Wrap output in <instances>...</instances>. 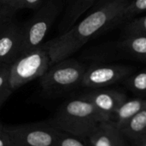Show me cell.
<instances>
[{"mask_svg": "<svg viewBox=\"0 0 146 146\" xmlns=\"http://www.w3.org/2000/svg\"><path fill=\"white\" fill-rule=\"evenodd\" d=\"M129 0H111L99 3L95 9L66 33L41 46L48 52L50 66L70 57L92 38L117 26Z\"/></svg>", "mask_w": 146, "mask_h": 146, "instance_id": "obj_1", "label": "cell"}, {"mask_svg": "<svg viewBox=\"0 0 146 146\" xmlns=\"http://www.w3.org/2000/svg\"><path fill=\"white\" fill-rule=\"evenodd\" d=\"M48 121L58 131L82 139L105 121L92 104L81 96L66 100Z\"/></svg>", "mask_w": 146, "mask_h": 146, "instance_id": "obj_2", "label": "cell"}, {"mask_svg": "<svg viewBox=\"0 0 146 146\" xmlns=\"http://www.w3.org/2000/svg\"><path fill=\"white\" fill-rule=\"evenodd\" d=\"M86 68L75 59L62 60L52 65L39 78L40 87L47 96H64L81 86Z\"/></svg>", "mask_w": 146, "mask_h": 146, "instance_id": "obj_3", "label": "cell"}, {"mask_svg": "<svg viewBox=\"0 0 146 146\" xmlns=\"http://www.w3.org/2000/svg\"><path fill=\"white\" fill-rule=\"evenodd\" d=\"M62 9V0H45L43 5L36 10L30 21L23 26L21 56L40 47L44 44L46 35L60 15Z\"/></svg>", "mask_w": 146, "mask_h": 146, "instance_id": "obj_4", "label": "cell"}, {"mask_svg": "<svg viewBox=\"0 0 146 146\" xmlns=\"http://www.w3.org/2000/svg\"><path fill=\"white\" fill-rule=\"evenodd\" d=\"M50 68L49 54L42 46L21 55L10 64L9 83L13 92L27 83L42 77Z\"/></svg>", "mask_w": 146, "mask_h": 146, "instance_id": "obj_5", "label": "cell"}, {"mask_svg": "<svg viewBox=\"0 0 146 146\" xmlns=\"http://www.w3.org/2000/svg\"><path fill=\"white\" fill-rule=\"evenodd\" d=\"M12 146H56L60 131L49 121L20 125H5Z\"/></svg>", "mask_w": 146, "mask_h": 146, "instance_id": "obj_6", "label": "cell"}, {"mask_svg": "<svg viewBox=\"0 0 146 146\" xmlns=\"http://www.w3.org/2000/svg\"><path fill=\"white\" fill-rule=\"evenodd\" d=\"M135 68L130 65L115 63H94L86 68L81 87L101 89L122 83Z\"/></svg>", "mask_w": 146, "mask_h": 146, "instance_id": "obj_7", "label": "cell"}, {"mask_svg": "<svg viewBox=\"0 0 146 146\" xmlns=\"http://www.w3.org/2000/svg\"><path fill=\"white\" fill-rule=\"evenodd\" d=\"M82 98L92 104L105 121H111L119 106L127 98L125 92L117 89H89Z\"/></svg>", "mask_w": 146, "mask_h": 146, "instance_id": "obj_8", "label": "cell"}, {"mask_svg": "<svg viewBox=\"0 0 146 146\" xmlns=\"http://www.w3.org/2000/svg\"><path fill=\"white\" fill-rule=\"evenodd\" d=\"M23 26L6 22L0 27V64H12L21 56Z\"/></svg>", "mask_w": 146, "mask_h": 146, "instance_id": "obj_9", "label": "cell"}, {"mask_svg": "<svg viewBox=\"0 0 146 146\" xmlns=\"http://www.w3.org/2000/svg\"><path fill=\"white\" fill-rule=\"evenodd\" d=\"M86 139L92 146H131L111 121L100 123Z\"/></svg>", "mask_w": 146, "mask_h": 146, "instance_id": "obj_10", "label": "cell"}, {"mask_svg": "<svg viewBox=\"0 0 146 146\" xmlns=\"http://www.w3.org/2000/svg\"><path fill=\"white\" fill-rule=\"evenodd\" d=\"M99 0H73L66 8L63 16L58 25L59 35L66 33L73 27L80 18L93 4Z\"/></svg>", "mask_w": 146, "mask_h": 146, "instance_id": "obj_11", "label": "cell"}, {"mask_svg": "<svg viewBox=\"0 0 146 146\" xmlns=\"http://www.w3.org/2000/svg\"><path fill=\"white\" fill-rule=\"evenodd\" d=\"M120 130L131 146L145 139L146 109L132 117Z\"/></svg>", "mask_w": 146, "mask_h": 146, "instance_id": "obj_12", "label": "cell"}, {"mask_svg": "<svg viewBox=\"0 0 146 146\" xmlns=\"http://www.w3.org/2000/svg\"><path fill=\"white\" fill-rule=\"evenodd\" d=\"M146 109V98H127L117 109L111 122L119 129L132 117Z\"/></svg>", "mask_w": 146, "mask_h": 146, "instance_id": "obj_13", "label": "cell"}, {"mask_svg": "<svg viewBox=\"0 0 146 146\" xmlns=\"http://www.w3.org/2000/svg\"><path fill=\"white\" fill-rule=\"evenodd\" d=\"M119 48L131 57L146 61V36L128 35L119 44Z\"/></svg>", "mask_w": 146, "mask_h": 146, "instance_id": "obj_14", "label": "cell"}, {"mask_svg": "<svg viewBox=\"0 0 146 146\" xmlns=\"http://www.w3.org/2000/svg\"><path fill=\"white\" fill-rule=\"evenodd\" d=\"M122 84L136 97L146 98V68L139 72H133Z\"/></svg>", "mask_w": 146, "mask_h": 146, "instance_id": "obj_15", "label": "cell"}, {"mask_svg": "<svg viewBox=\"0 0 146 146\" xmlns=\"http://www.w3.org/2000/svg\"><path fill=\"white\" fill-rule=\"evenodd\" d=\"M9 64H0V109L13 92L9 83Z\"/></svg>", "mask_w": 146, "mask_h": 146, "instance_id": "obj_16", "label": "cell"}, {"mask_svg": "<svg viewBox=\"0 0 146 146\" xmlns=\"http://www.w3.org/2000/svg\"><path fill=\"white\" fill-rule=\"evenodd\" d=\"M56 146H92L86 139L60 132Z\"/></svg>", "mask_w": 146, "mask_h": 146, "instance_id": "obj_17", "label": "cell"}, {"mask_svg": "<svg viewBox=\"0 0 146 146\" xmlns=\"http://www.w3.org/2000/svg\"><path fill=\"white\" fill-rule=\"evenodd\" d=\"M146 10V0H133L128 3L122 15V21Z\"/></svg>", "mask_w": 146, "mask_h": 146, "instance_id": "obj_18", "label": "cell"}, {"mask_svg": "<svg viewBox=\"0 0 146 146\" xmlns=\"http://www.w3.org/2000/svg\"><path fill=\"white\" fill-rule=\"evenodd\" d=\"M128 35L146 36V15L131 21L126 27Z\"/></svg>", "mask_w": 146, "mask_h": 146, "instance_id": "obj_19", "label": "cell"}, {"mask_svg": "<svg viewBox=\"0 0 146 146\" xmlns=\"http://www.w3.org/2000/svg\"><path fill=\"white\" fill-rule=\"evenodd\" d=\"M18 0H0V16L4 23L11 21Z\"/></svg>", "mask_w": 146, "mask_h": 146, "instance_id": "obj_20", "label": "cell"}, {"mask_svg": "<svg viewBox=\"0 0 146 146\" xmlns=\"http://www.w3.org/2000/svg\"><path fill=\"white\" fill-rule=\"evenodd\" d=\"M44 2L45 0H18L15 6V13L17 10L23 9L38 10Z\"/></svg>", "mask_w": 146, "mask_h": 146, "instance_id": "obj_21", "label": "cell"}, {"mask_svg": "<svg viewBox=\"0 0 146 146\" xmlns=\"http://www.w3.org/2000/svg\"><path fill=\"white\" fill-rule=\"evenodd\" d=\"M0 146H12L10 137L6 130L5 125L0 122Z\"/></svg>", "mask_w": 146, "mask_h": 146, "instance_id": "obj_22", "label": "cell"}, {"mask_svg": "<svg viewBox=\"0 0 146 146\" xmlns=\"http://www.w3.org/2000/svg\"><path fill=\"white\" fill-rule=\"evenodd\" d=\"M132 146H146V138L144 139L143 140H141L140 142H139V143H137V144H135V145Z\"/></svg>", "mask_w": 146, "mask_h": 146, "instance_id": "obj_23", "label": "cell"}, {"mask_svg": "<svg viewBox=\"0 0 146 146\" xmlns=\"http://www.w3.org/2000/svg\"><path fill=\"white\" fill-rule=\"evenodd\" d=\"M108 1H111V0H101L100 3H105V2H108Z\"/></svg>", "mask_w": 146, "mask_h": 146, "instance_id": "obj_24", "label": "cell"}, {"mask_svg": "<svg viewBox=\"0 0 146 146\" xmlns=\"http://www.w3.org/2000/svg\"><path fill=\"white\" fill-rule=\"evenodd\" d=\"M0 21H1V22H2V24H3H3H5V23H4V22H3V20H2V18H1V16H0Z\"/></svg>", "mask_w": 146, "mask_h": 146, "instance_id": "obj_25", "label": "cell"}, {"mask_svg": "<svg viewBox=\"0 0 146 146\" xmlns=\"http://www.w3.org/2000/svg\"><path fill=\"white\" fill-rule=\"evenodd\" d=\"M2 26H3V24H2V22H1V21H0V27H2Z\"/></svg>", "mask_w": 146, "mask_h": 146, "instance_id": "obj_26", "label": "cell"}]
</instances>
